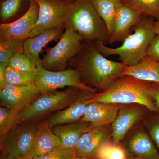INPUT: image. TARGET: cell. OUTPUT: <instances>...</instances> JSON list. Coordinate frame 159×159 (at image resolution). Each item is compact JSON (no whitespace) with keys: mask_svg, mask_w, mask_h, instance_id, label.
I'll list each match as a JSON object with an SVG mask.
<instances>
[{"mask_svg":"<svg viewBox=\"0 0 159 159\" xmlns=\"http://www.w3.org/2000/svg\"><path fill=\"white\" fill-rule=\"evenodd\" d=\"M68 64L79 70L86 85L102 91L120 77L126 66L106 58L93 42L86 40L79 53Z\"/></svg>","mask_w":159,"mask_h":159,"instance_id":"obj_1","label":"cell"},{"mask_svg":"<svg viewBox=\"0 0 159 159\" xmlns=\"http://www.w3.org/2000/svg\"><path fill=\"white\" fill-rule=\"evenodd\" d=\"M153 22L152 17L143 15L133 28V34L129 35L118 48H111L101 43L93 42L105 57L118 55L125 66H134L147 55L151 43L156 35Z\"/></svg>","mask_w":159,"mask_h":159,"instance_id":"obj_2","label":"cell"},{"mask_svg":"<svg viewBox=\"0 0 159 159\" xmlns=\"http://www.w3.org/2000/svg\"><path fill=\"white\" fill-rule=\"evenodd\" d=\"M148 85V82L129 76H122L115 80L101 93L94 94L89 99V102L136 103L145 106L151 111L159 112V108L149 94Z\"/></svg>","mask_w":159,"mask_h":159,"instance_id":"obj_3","label":"cell"},{"mask_svg":"<svg viewBox=\"0 0 159 159\" xmlns=\"http://www.w3.org/2000/svg\"><path fill=\"white\" fill-rule=\"evenodd\" d=\"M77 31L84 40L110 43L107 26L90 0H75L66 20L65 28Z\"/></svg>","mask_w":159,"mask_h":159,"instance_id":"obj_4","label":"cell"},{"mask_svg":"<svg viewBox=\"0 0 159 159\" xmlns=\"http://www.w3.org/2000/svg\"><path fill=\"white\" fill-rule=\"evenodd\" d=\"M85 91L69 87L64 90L41 95L21 111L20 123L34 122L51 113L65 109L74 103Z\"/></svg>","mask_w":159,"mask_h":159,"instance_id":"obj_5","label":"cell"},{"mask_svg":"<svg viewBox=\"0 0 159 159\" xmlns=\"http://www.w3.org/2000/svg\"><path fill=\"white\" fill-rule=\"evenodd\" d=\"M84 39L77 31L66 28L58 43L46 50L42 59L43 66L48 70H66L69 61L79 53Z\"/></svg>","mask_w":159,"mask_h":159,"instance_id":"obj_6","label":"cell"},{"mask_svg":"<svg viewBox=\"0 0 159 159\" xmlns=\"http://www.w3.org/2000/svg\"><path fill=\"white\" fill-rule=\"evenodd\" d=\"M1 137V151L4 159H27L31 157L37 125L20 123Z\"/></svg>","mask_w":159,"mask_h":159,"instance_id":"obj_7","label":"cell"},{"mask_svg":"<svg viewBox=\"0 0 159 159\" xmlns=\"http://www.w3.org/2000/svg\"><path fill=\"white\" fill-rule=\"evenodd\" d=\"M35 85L42 95L57 91L66 87L76 88L96 93V89L86 85L83 81L77 69H69L63 71L48 70L42 65L37 66Z\"/></svg>","mask_w":159,"mask_h":159,"instance_id":"obj_8","label":"cell"},{"mask_svg":"<svg viewBox=\"0 0 159 159\" xmlns=\"http://www.w3.org/2000/svg\"><path fill=\"white\" fill-rule=\"evenodd\" d=\"M39 7L37 22L29 38L36 36L50 28H65L72 5L63 0H34Z\"/></svg>","mask_w":159,"mask_h":159,"instance_id":"obj_9","label":"cell"},{"mask_svg":"<svg viewBox=\"0 0 159 159\" xmlns=\"http://www.w3.org/2000/svg\"><path fill=\"white\" fill-rule=\"evenodd\" d=\"M29 9L21 17L14 22L0 25V37L12 38L25 40L29 38L37 22L39 7L34 0H29Z\"/></svg>","mask_w":159,"mask_h":159,"instance_id":"obj_10","label":"cell"},{"mask_svg":"<svg viewBox=\"0 0 159 159\" xmlns=\"http://www.w3.org/2000/svg\"><path fill=\"white\" fill-rule=\"evenodd\" d=\"M41 95L35 85L18 86L8 84L0 89L1 106L21 111Z\"/></svg>","mask_w":159,"mask_h":159,"instance_id":"obj_11","label":"cell"},{"mask_svg":"<svg viewBox=\"0 0 159 159\" xmlns=\"http://www.w3.org/2000/svg\"><path fill=\"white\" fill-rule=\"evenodd\" d=\"M143 16L139 11L122 3L119 6L115 18L110 44L123 42L130 35L133 28Z\"/></svg>","mask_w":159,"mask_h":159,"instance_id":"obj_12","label":"cell"},{"mask_svg":"<svg viewBox=\"0 0 159 159\" xmlns=\"http://www.w3.org/2000/svg\"><path fill=\"white\" fill-rule=\"evenodd\" d=\"M94 94L85 91L74 103L65 109L57 111L47 120L51 128L56 125L78 122L83 117L89 99Z\"/></svg>","mask_w":159,"mask_h":159,"instance_id":"obj_13","label":"cell"},{"mask_svg":"<svg viewBox=\"0 0 159 159\" xmlns=\"http://www.w3.org/2000/svg\"><path fill=\"white\" fill-rule=\"evenodd\" d=\"M108 133L105 125L96 126L83 135L75 148L76 157L92 159L97 149L107 142Z\"/></svg>","mask_w":159,"mask_h":159,"instance_id":"obj_14","label":"cell"},{"mask_svg":"<svg viewBox=\"0 0 159 159\" xmlns=\"http://www.w3.org/2000/svg\"><path fill=\"white\" fill-rule=\"evenodd\" d=\"M120 108L119 104L91 102L86 109L83 117L79 121L89 122L95 127L107 125L114 122Z\"/></svg>","mask_w":159,"mask_h":159,"instance_id":"obj_15","label":"cell"},{"mask_svg":"<svg viewBox=\"0 0 159 159\" xmlns=\"http://www.w3.org/2000/svg\"><path fill=\"white\" fill-rule=\"evenodd\" d=\"M95 126L88 122H78L56 125L52 130L60 141V147L68 150H74L83 135Z\"/></svg>","mask_w":159,"mask_h":159,"instance_id":"obj_16","label":"cell"},{"mask_svg":"<svg viewBox=\"0 0 159 159\" xmlns=\"http://www.w3.org/2000/svg\"><path fill=\"white\" fill-rule=\"evenodd\" d=\"M142 115V111L138 107H127L120 108L112 125L111 136L114 143H119L125 138Z\"/></svg>","mask_w":159,"mask_h":159,"instance_id":"obj_17","label":"cell"},{"mask_svg":"<svg viewBox=\"0 0 159 159\" xmlns=\"http://www.w3.org/2000/svg\"><path fill=\"white\" fill-rule=\"evenodd\" d=\"M64 28H50L33 37L29 38L24 43V52L29 55L37 66L42 64L39 54L42 49L48 43L57 41L63 34Z\"/></svg>","mask_w":159,"mask_h":159,"instance_id":"obj_18","label":"cell"},{"mask_svg":"<svg viewBox=\"0 0 159 159\" xmlns=\"http://www.w3.org/2000/svg\"><path fill=\"white\" fill-rule=\"evenodd\" d=\"M124 76L159 84V62L146 55L135 65L125 66L120 77Z\"/></svg>","mask_w":159,"mask_h":159,"instance_id":"obj_19","label":"cell"},{"mask_svg":"<svg viewBox=\"0 0 159 159\" xmlns=\"http://www.w3.org/2000/svg\"><path fill=\"white\" fill-rule=\"evenodd\" d=\"M61 145L58 137L54 134L47 121L37 125L31 157L49 153Z\"/></svg>","mask_w":159,"mask_h":159,"instance_id":"obj_20","label":"cell"},{"mask_svg":"<svg viewBox=\"0 0 159 159\" xmlns=\"http://www.w3.org/2000/svg\"><path fill=\"white\" fill-rule=\"evenodd\" d=\"M129 150L136 157L146 159H159V155L150 138L144 131L134 134L129 141Z\"/></svg>","mask_w":159,"mask_h":159,"instance_id":"obj_21","label":"cell"},{"mask_svg":"<svg viewBox=\"0 0 159 159\" xmlns=\"http://www.w3.org/2000/svg\"><path fill=\"white\" fill-rule=\"evenodd\" d=\"M100 17L107 26L110 36L114 21L122 0H90Z\"/></svg>","mask_w":159,"mask_h":159,"instance_id":"obj_22","label":"cell"},{"mask_svg":"<svg viewBox=\"0 0 159 159\" xmlns=\"http://www.w3.org/2000/svg\"><path fill=\"white\" fill-rule=\"evenodd\" d=\"M125 6L159 20V0H122Z\"/></svg>","mask_w":159,"mask_h":159,"instance_id":"obj_23","label":"cell"},{"mask_svg":"<svg viewBox=\"0 0 159 159\" xmlns=\"http://www.w3.org/2000/svg\"><path fill=\"white\" fill-rule=\"evenodd\" d=\"M25 41L12 38L0 37V64H8L14 54L24 51Z\"/></svg>","mask_w":159,"mask_h":159,"instance_id":"obj_24","label":"cell"},{"mask_svg":"<svg viewBox=\"0 0 159 159\" xmlns=\"http://www.w3.org/2000/svg\"><path fill=\"white\" fill-rule=\"evenodd\" d=\"M36 73L21 72L8 66H6L5 70L7 84L18 86L35 85Z\"/></svg>","mask_w":159,"mask_h":159,"instance_id":"obj_25","label":"cell"},{"mask_svg":"<svg viewBox=\"0 0 159 159\" xmlns=\"http://www.w3.org/2000/svg\"><path fill=\"white\" fill-rule=\"evenodd\" d=\"M21 111L15 110L1 106L0 107V135L8 134L20 124Z\"/></svg>","mask_w":159,"mask_h":159,"instance_id":"obj_26","label":"cell"},{"mask_svg":"<svg viewBox=\"0 0 159 159\" xmlns=\"http://www.w3.org/2000/svg\"><path fill=\"white\" fill-rule=\"evenodd\" d=\"M95 159H127L126 152L116 143L106 142L102 144L93 158Z\"/></svg>","mask_w":159,"mask_h":159,"instance_id":"obj_27","label":"cell"},{"mask_svg":"<svg viewBox=\"0 0 159 159\" xmlns=\"http://www.w3.org/2000/svg\"><path fill=\"white\" fill-rule=\"evenodd\" d=\"M7 66L23 72H35L37 70L36 63L24 51L14 54L9 60Z\"/></svg>","mask_w":159,"mask_h":159,"instance_id":"obj_28","label":"cell"},{"mask_svg":"<svg viewBox=\"0 0 159 159\" xmlns=\"http://www.w3.org/2000/svg\"><path fill=\"white\" fill-rule=\"evenodd\" d=\"M23 0H3L0 7V18L2 21L14 16L18 11Z\"/></svg>","mask_w":159,"mask_h":159,"instance_id":"obj_29","label":"cell"},{"mask_svg":"<svg viewBox=\"0 0 159 159\" xmlns=\"http://www.w3.org/2000/svg\"><path fill=\"white\" fill-rule=\"evenodd\" d=\"M76 157L75 150H68L59 146L49 153L33 157V159H71Z\"/></svg>","mask_w":159,"mask_h":159,"instance_id":"obj_30","label":"cell"},{"mask_svg":"<svg viewBox=\"0 0 159 159\" xmlns=\"http://www.w3.org/2000/svg\"><path fill=\"white\" fill-rule=\"evenodd\" d=\"M147 56L159 62V36L156 35L151 43Z\"/></svg>","mask_w":159,"mask_h":159,"instance_id":"obj_31","label":"cell"},{"mask_svg":"<svg viewBox=\"0 0 159 159\" xmlns=\"http://www.w3.org/2000/svg\"><path fill=\"white\" fill-rule=\"evenodd\" d=\"M148 91L156 105L159 108V84L155 83L148 82Z\"/></svg>","mask_w":159,"mask_h":159,"instance_id":"obj_32","label":"cell"},{"mask_svg":"<svg viewBox=\"0 0 159 159\" xmlns=\"http://www.w3.org/2000/svg\"><path fill=\"white\" fill-rule=\"evenodd\" d=\"M149 132L159 150V122H156L151 125L149 127Z\"/></svg>","mask_w":159,"mask_h":159,"instance_id":"obj_33","label":"cell"},{"mask_svg":"<svg viewBox=\"0 0 159 159\" xmlns=\"http://www.w3.org/2000/svg\"><path fill=\"white\" fill-rule=\"evenodd\" d=\"M7 66V65L5 64H0V89L8 84L5 75V70Z\"/></svg>","mask_w":159,"mask_h":159,"instance_id":"obj_34","label":"cell"},{"mask_svg":"<svg viewBox=\"0 0 159 159\" xmlns=\"http://www.w3.org/2000/svg\"><path fill=\"white\" fill-rule=\"evenodd\" d=\"M153 28L156 35L159 36V20L154 21Z\"/></svg>","mask_w":159,"mask_h":159,"instance_id":"obj_35","label":"cell"},{"mask_svg":"<svg viewBox=\"0 0 159 159\" xmlns=\"http://www.w3.org/2000/svg\"><path fill=\"white\" fill-rule=\"evenodd\" d=\"M71 159H91L85 157H74Z\"/></svg>","mask_w":159,"mask_h":159,"instance_id":"obj_36","label":"cell"},{"mask_svg":"<svg viewBox=\"0 0 159 159\" xmlns=\"http://www.w3.org/2000/svg\"><path fill=\"white\" fill-rule=\"evenodd\" d=\"M63 1H65V2L69 3V4H71V5H72L75 0H63Z\"/></svg>","mask_w":159,"mask_h":159,"instance_id":"obj_37","label":"cell"},{"mask_svg":"<svg viewBox=\"0 0 159 159\" xmlns=\"http://www.w3.org/2000/svg\"><path fill=\"white\" fill-rule=\"evenodd\" d=\"M130 159H144V158H139V157H134L133 158Z\"/></svg>","mask_w":159,"mask_h":159,"instance_id":"obj_38","label":"cell"},{"mask_svg":"<svg viewBox=\"0 0 159 159\" xmlns=\"http://www.w3.org/2000/svg\"><path fill=\"white\" fill-rule=\"evenodd\" d=\"M27 159H33V157H29V158Z\"/></svg>","mask_w":159,"mask_h":159,"instance_id":"obj_39","label":"cell"},{"mask_svg":"<svg viewBox=\"0 0 159 159\" xmlns=\"http://www.w3.org/2000/svg\"><path fill=\"white\" fill-rule=\"evenodd\" d=\"M1 159H4L2 157H1Z\"/></svg>","mask_w":159,"mask_h":159,"instance_id":"obj_40","label":"cell"},{"mask_svg":"<svg viewBox=\"0 0 159 159\" xmlns=\"http://www.w3.org/2000/svg\"><path fill=\"white\" fill-rule=\"evenodd\" d=\"M3 1V0H2V1Z\"/></svg>","mask_w":159,"mask_h":159,"instance_id":"obj_41","label":"cell"}]
</instances>
